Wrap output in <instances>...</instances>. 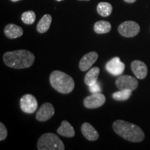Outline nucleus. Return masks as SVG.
Segmentation results:
<instances>
[{
  "instance_id": "f257e3e1",
  "label": "nucleus",
  "mask_w": 150,
  "mask_h": 150,
  "mask_svg": "<svg viewBox=\"0 0 150 150\" xmlns=\"http://www.w3.org/2000/svg\"><path fill=\"white\" fill-rule=\"evenodd\" d=\"M6 65L14 69H25L32 66L35 56L32 52L25 50L7 52L3 55Z\"/></svg>"
},
{
  "instance_id": "f03ea898",
  "label": "nucleus",
  "mask_w": 150,
  "mask_h": 150,
  "mask_svg": "<svg viewBox=\"0 0 150 150\" xmlns=\"http://www.w3.org/2000/svg\"><path fill=\"white\" fill-rule=\"evenodd\" d=\"M112 129L117 135L130 142H139L145 139V134L140 127L125 120H117L114 122Z\"/></svg>"
},
{
  "instance_id": "7ed1b4c3",
  "label": "nucleus",
  "mask_w": 150,
  "mask_h": 150,
  "mask_svg": "<svg viewBox=\"0 0 150 150\" xmlns=\"http://www.w3.org/2000/svg\"><path fill=\"white\" fill-rule=\"evenodd\" d=\"M51 86L60 93L68 94L74 88V81L72 76L59 70H54L50 76Z\"/></svg>"
},
{
  "instance_id": "20e7f679",
  "label": "nucleus",
  "mask_w": 150,
  "mask_h": 150,
  "mask_svg": "<svg viewBox=\"0 0 150 150\" xmlns=\"http://www.w3.org/2000/svg\"><path fill=\"white\" fill-rule=\"evenodd\" d=\"M38 150H64L65 145L57 135L47 133L40 137L37 143Z\"/></svg>"
},
{
  "instance_id": "39448f33",
  "label": "nucleus",
  "mask_w": 150,
  "mask_h": 150,
  "mask_svg": "<svg viewBox=\"0 0 150 150\" xmlns=\"http://www.w3.org/2000/svg\"><path fill=\"white\" fill-rule=\"evenodd\" d=\"M140 27L137 22L125 21L118 27V32L125 38H133L139 33Z\"/></svg>"
},
{
  "instance_id": "423d86ee",
  "label": "nucleus",
  "mask_w": 150,
  "mask_h": 150,
  "mask_svg": "<svg viewBox=\"0 0 150 150\" xmlns=\"http://www.w3.org/2000/svg\"><path fill=\"white\" fill-rule=\"evenodd\" d=\"M20 108L22 111L27 114H32L38 108V101L31 94H27L20 99Z\"/></svg>"
},
{
  "instance_id": "0eeeda50",
  "label": "nucleus",
  "mask_w": 150,
  "mask_h": 150,
  "mask_svg": "<svg viewBox=\"0 0 150 150\" xmlns=\"http://www.w3.org/2000/svg\"><path fill=\"white\" fill-rule=\"evenodd\" d=\"M115 85L119 90L135 91L138 86V81L136 78L129 75H120L115 81Z\"/></svg>"
},
{
  "instance_id": "6e6552de",
  "label": "nucleus",
  "mask_w": 150,
  "mask_h": 150,
  "mask_svg": "<svg viewBox=\"0 0 150 150\" xmlns=\"http://www.w3.org/2000/svg\"><path fill=\"white\" fill-rule=\"evenodd\" d=\"M106 102V97L101 93H92L91 95L86 97L83 100V105L89 109L97 108L103 106Z\"/></svg>"
},
{
  "instance_id": "1a4fd4ad",
  "label": "nucleus",
  "mask_w": 150,
  "mask_h": 150,
  "mask_svg": "<svg viewBox=\"0 0 150 150\" xmlns=\"http://www.w3.org/2000/svg\"><path fill=\"white\" fill-rule=\"evenodd\" d=\"M106 70L113 76H120L125 70V65L119 57H114L106 63Z\"/></svg>"
},
{
  "instance_id": "9d476101",
  "label": "nucleus",
  "mask_w": 150,
  "mask_h": 150,
  "mask_svg": "<svg viewBox=\"0 0 150 150\" xmlns=\"http://www.w3.org/2000/svg\"><path fill=\"white\" fill-rule=\"evenodd\" d=\"M54 108L53 105L49 102L43 104L39 108L35 115V118L39 122H45L53 117L54 115Z\"/></svg>"
},
{
  "instance_id": "9b49d317",
  "label": "nucleus",
  "mask_w": 150,
  "mask_h": 150,
  "mask_svg": "<svg viewBox=\"0 0 150 150\" xmlns=\"http://www.w3.org/2000/svg\"><path fill=\"white\" fill-rule=\"evenodd\" d=\"M98 59V54L96 52H91L85 54L79 61V69L83 72L88 70Z\"/></svg>"
},
{
  "instance_id": "f8f14e48",
  "label": "nucleus",
  "mask_w": 150,
  "mask_h": 150,
  "mask_svg": "<svg viewBox=\"0 0 150 150\" xmlns=\"http://www.w3.org/2000/svg\"><path fill=\"white\" fill-rule=\"evenodd\" d=\"M131 68L135 76L139 79H143L147 76L148 69L144 62L138 60L134 61L131 64Z\"/></svg>"
},
{
  "instance_id": "ddd939ff",
  "label": "nucleus",
  "mask_w": 150,
  "mask_h": 150,
  "mask_svg": "<svg viewBox=\"0 0 150 150\" xmlns=\"http://www.w3.org/2000/svg\"><path fill=\"white\" fill-rule=\"evenodd\" d=\"M81 130L83 136L90 141H95L99 138V136L97 131L88 122L82 124Z\"/></svg>"
},
{
  "instance_id": "4468645a",
  "label": "nucleus",
  "mask_w": 150,
  "mask_h": 150,
  "mask_svg": "<svg viewBox=\"0 0 150 150\" xmlns=\"http://www.w3.org/2000/svg\"><path fill=\"white\" fill-rule=\"evenodd\" d=\"M4 34L9 39H15L23 35V29L15 24H8L4 28Z\"/></svg>"
},
{
  "instance_id": "2eb2a0df",
  "label": "nucleus",
  "mask_w": 150,
  "mask_h": 150,
  "mask_svg": "<svg viewBox=\"0 0 150 150\" xmlns=\"http://www.w3.org/2000/svg\"><path fill=\"white\" fill-rule=\"evenodd\" d=\"M57 133L62 136L72 138L75 135V131L71 124L67 120H63L61 126L57 129Z\"/></svg>"
},
{
  "instance_id": "dca6fc26",
  "label": "nucleus",
  "mask_w": 150,
  "mask_h": 150,
  "mask_svg": "<svg viewBox=\"0 0 150 150\" xmlns=\"http://www.w3.org/2000/svg\"><path fill=\"white\" fill-rule=\"evenodd\" d=\"M52 21V18L50 15H45V16L40 19V20L38 22V23L36 28L38 32L40 33H44L47 32L49 30V29H50Z\"/></svg>"
},
{
  "instance_id": "f3484780",
  "label": "nucleus",
  "mask_w": 150,
  "mask_h": 150,
  "mask_svg": "<svg viewBox=\"0 0 150 150\" xmlns=\"http://www.w3.org/2000/svg\"><path fill=\"white\" fill-rule=\"evenodd\" d=\"M99 72V67H94L90 70L88 72L86 73L85 77H84V82L88 86L92 85V84L96 83L97 79H98Z\"/></svg>"
},
{
  "instance_id": "a211bd4d",
  "label": "nucleus",
  "mask_w": 150,
  "mask_h": 150,
  "mask_svg": "<svg viewBox=\"0 0 150 150\" xmlns=\"http://www.w3.org/2000/svg\"><path fill=\"white\" fill-rule=\"evenodd\" d=\"M111 30V24L110 22L104 20L97 22L94 24V31L98 34H104L108 33Z\"/></svg>"
},
{
  "instance_id": "6ab92c4d",
  "label": "nucleus",
  "mask_w": 150,
  "mask_h": 150,
  "mask_svg": "<svg viewBox=\"0 0 150 150\" xmlns=\"http://www.w3.org/2000/svg\"><path fill=\"white\" fill-rule=\"evenodd\" d=\"M97 13L102 17H108L111 14L112 6L108 2H100L97 7Z\"/></svg>"
},
{
  "instance_id": "aec40b11",
  "label": "nucleus",
  "mask_w": 150,
  "mask_h": 150,
  "mask_svg": "<svg viewBox=\"0 0 150 150\" xmlns=\"http://www.w3.org/2000/svg\"><path fill=\"white\" fill-rule=\"evenodd\" d=\"M132 95V91L131 90H119V91L115 92L112 95V98L116 101H126L130 98Z\"/></svg>"
},
{
  "instance_id": "412c9836",
  "label": "nucleus",
  "mask_w": 150,
  "mask_h": 150,
  "mask_svg": "<svg viewBox=\"0 0 150 150\" xmlns=\"http://www.w3.org/2000/svg\"><path fill=\"white\" fill-rule=\"evenodd\" d=\"M22 20L26 24H32L35 20V14L32 11H26L22 15Z\"/></svg>"
},
{
  "instance_id": "4be33fe9",
  "label": "nucleus",
  "mask_w": 150,
  "mask_h": 150,
  "mask_svg": "<svg viewBox=\"0 0 150 150\" xmlns=\"http://www.w3.org/2000/svg\"><path fill=\"white\" fill-rule=\"evenodd\" d=\"M8 136V131H7L6 127L2 122L0 123V140L3 141Z\"/></svg>"
},
{
  "instance_id": "5701e85b",
  "label": "nucleus",
  "mask_w": 150,
  "mask_h": 150,
  "mask_svg": "<svg viewBox=\"0 0 150 150\" xmlns=\"http://www.w3.org/2000/svg\"><path fill=\"white\" fill-rule=\"evenodd\" d=\"M89 90L91 93H101V91H102V88H101L100 85H99V83H97V82L89 86Z\"/></svg>"
},
{
  "instance_id": "b1692460",
  "label": "nucleus",
  "mask_w": 150,
  "mask_h": 150,
  "mask_svg": "<svg viewBox=\"0 0 150 150\" xmlns=\"http://www.w3.org/2000/svg\"><path fill=\"white\" fill-rule=\"evenodd\" d=\"M125 1H126L127 3H134L136 0H124Z\"/></svg>"
},
{
  "instance_id": "393cba45",
  "label": "nucleus",
  "mask_w": 150,
  "mask_h": 150,
  "mask_svg": "<svg viewBox=\"0 0 150 150\" xmlns=\"http://www.w3.org/2000/svg\"><path fill=\"white\" fill-rule=\"evenodd\" d=\"M12 1H13V2H16V1H20V0H11Z\"/></svg>"
},
{
  "instance_id": "a878e982",
  "label": "nucleus",
  "mask_w": 150,
  "mask_h": 150,
  "mask_svg": "<svg viewBox=\"0 0 150 150\" xmlns=\"http://www.w3.org/2000/svg\"><path fill=\"white\" fill-rule=\"evenodd\" d=\"M79 1H89V0H79Z\"/></svg>"
},
{
  "instance_id": "bb28decb",
  "label": "nucleus",
  "mask_w": 150,
  "mask_h": 150,
  "mask_svg": "<svg viewBox=\"0 0 150 150\" xmlns=\"http://www.w3.org/2000/svg\"><path fill=\"white\" fill-rule=\"evenodd\" d=\"M56 1H63V0H56Z\"/></svg>"
}]
</instances>
